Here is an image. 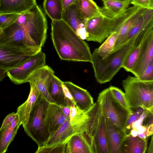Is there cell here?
Instances as JSON below:
<instances>
[{
    "instance_id": "cell-1",
    "label": "cell",
    "mask_w": 153,
    "mask_h": 153,
    "mask_svg": "<svg viewBox=\"0 0 153 153\" xmlns=\"http://www.w3.org/2000/svg\"><path fill=\"white\" fill-rule=\"evenodd\" d=\"M51 38L62 60L91 62L92 54L87 43L62 20H52Z\"/></svg>"
},
{
    "instance_id": "cell-2",
    "label": "cell",
    "mask_w": 153,
    "mask_h": 153,
    "mask_svg": "<svg viewBox=\"0 0 153 153\" xmlns=\"http://www.w3.org/2000/svg\"><path fill=\"white\" fill-rule=\"evenodd\" d=\"M137 36L103 59L100 57L95 49L92 54L91 63L95 78L99 83L102 84L110 81L122 68L124 60L132 47Z\"/></svg>"
},
{
    "instance_id": "cell-3",
    "label": "cell",
    "mask_w": 153,
    "mask_h": 153,
    "mask_svg": "<svg viewBox=\"0 0 153 153\" xmlns=\"http://www.w3.org/2000/svg\"><path fill=\"white\" fill-rule=\"evenodd\" d=\"M122 85L131 112L139 107L153 110V80L128 76L122 81Z\"/></svg>"
},
{
    "instance_id": "cell-4",
    "label": "cell",
    "mask_w": 153,
    "mask_h": 153,
    "mask_svg": "<svg viewBox=\"0 0 153 153\" xmlns=\"http://www.w3.org/2000/svg\"><path fill=\"white\" fill-rule=\"evenodd\" d=\"M16 22L23 27L35 46L41 48L44 46L48 25L45 16L38 5L20 13Z\"/></svg>"
},
{
    "instance_id": "cell-5",
    "label": "cell",
    "mask_w": 153,
    "mask_h": 153,
    "mask_svg": "<svg viewBox=\"0 0 153 153\" xmlns=\"http://www.w3.org/2000/svg\"><path fill=\"white\" fill-rule=\"evenodd\" d=\"M49 102L41 94L30 113L27 123L22 126L25 133L38 146H45L49 137L45 121Z\"/></svg>"
},
{
    "instance_id": "cell-6",
    "label": "cell",
    "mask_w": 153,
    "mask_h": 153,
    "mask_svg": "<svg viewBox=\"0 0 153 153\" xmlns=\"http://www.w3.org/2000/svg\"><path fill=\"white\" fill-rule=\"evenodd\" d=\"M42 49L0 43V68L7 71L19 67Z\"/></svg>"
},
{
    "instance_id": "cell-7",
    "label": "cell",
    "mask_w": 153,
    "mask_h": 153,
    "mask_svg": "<svg viewBox=\"0 0 153 153\" xmlns=\"http://www.w3.org/2000/svg\"><path fill=\"white\" fill-rule=\"evenodd\" d=\"M97 102L100 105L105 116L113 126L125 133L129 114L115 99L109 88L100 93Z\"/></svg>"
},
{
    "instance_id": "cell-8",
    "label": "cell",
    "mask_w": 153,
    "mask_h": 153,
    "mask_svg": "<svg viewBox=\"0 0 153 153\" xmlns=\"http://www.w3.org/2000/svg\"><path fill=\"white\" fill-rule=\"evenodd\" d=\"M116 19L103 15L94 17L85 21L86 40L99 43H102L114 31Z\"/></svg>"
},
{
    "instance_id": "cell-9",
    "label": "cell",
    "mask_w": 153,
    "mask_h": 153,
    "mask_svg": "<svg viewBox=\"0 0 153 153\" xmlns=\"http://www.w3.org/2000/svg\"><path fill=\"white\" fill-rule=\"evenodd\" d=\"M46 65L45 54L41 51L19 67L7 71L6 74L14 84L19 85L27 82L33 73Z\"/></svg>"
},
{
    "instance_id": "cell-10",
    "label": "cell",
    "mask_w": 153,
    "mask_h": 153,
    "mask_svg": "<svg viewBox=\"0 0 153 153\" xmlns=\"http://www.w3.org/2000/svg\"><path fill=\"white\" fill-rule=\"evenodd\" d=\"M144 9L133 5L128 8L120 16L116 19L115 31H118V33L112 52L117 50L121 46L134 23Z\"/></svg>"
},
{
    "instance_id": "cell-11",
    "label": "cell",
    "mask_w": 153,
    "mask_h": 153,
    "mask_svg": "<svg viewBox=\"0 0 153 153\" xmlns=\"http://www.w3.org/2000/svg\"><path fill=\"white\" fill-rule=\"evenodd\" d=\"M0 43L22 47H36L23 27L16 22L2 29Z\"/></svg>"
},
{
    "instance_id": "cell-12",
    "label": "cell",
    "mask_w": 153,
    "mask_h": 153,
    "mask_svg": "<svg viewBox=\"0 0 153 153\" xmlns=\"http://www.w3.org/2000/svg\"><path fill=\"white\" fill-rule=\"evenodd\" d=\"M153 60V29L149 32L140 46L137 58L131 72L138 78Z\"/></svg>"
},
{
    "instance_id": "cell-13",
    "label": "cell",
    "mask_w": 153,
    "mask_h": 153,
    "mask_svg": "<svg viewBox=\"0 0 153 153\" xmlns=\"http://www.w3.org/2000/svg\"><path fill=\"white\" fill-rule=\"evenodd\" d=\"M62 20L70 27L83 40L86 39V20L82 17L79 9L78 0L63 10Z\"/></svg>"
},
{
    "instance_id": "cell-14",
    "label": "cell",
    "mask_w": 153,
    "mask_h": 153,
    "mask_svg": "<svg viewBox=\"0 0 153 153\" xmlns=\"http://www.w3.org/2000/svg\"><path fill=\"white\" fill-rule=\"evenodd\" d=\"M54 75V71L46 65L33 73L27 81V82L34 85L48 102L53 103H54L49 94L48 88L51 79Z\"/></svg>"
},
{
    "instance_id": "cell-15",
    "label": "cell",
    "mask_w": 153,
    "mask_h": 153,
    "mask_svg": "<svg viewBox=\"0 0 153 153\" xmlns=\"http://www.w3.org/2000/svg\"><path fill=\"white\" fill-rule=\"evenodd\" d=\"M73 98L75 105L85 112L88 111L94 105L93 99L86 89L70 81L63 82Z\"/></svg>"
},
{
    "instance_id": "cell-16",
    "label": "cell",
    "mask_w": 153,
    "mask_h": 153,
    "mask_svg": "<svg viewBox=\"0 0 153 153\" xmlns=\"http://www.w3.org/2000/svg\"><path fill=\"white\" fill-rule=\"evenodd\" d=\"M67 120L60 106L49 102L46 109L45 124L49 134L52 135Z\"/></svg>"
},
{
    "instance_id": "cell-17",
    "label": "cell",
    "mask_w": 153,
    "mask_h": 153,
    "mask_svg": "<svg viewBox=\"0 0 153 153\" xmlns=\"http://www.w3.org/2000/svg\"><path fill=\"white\" fill-rule=\"evenodd\" d=\"M81 126H72L69 118L67 119L56 132L50 137L45 146L47 147L57 146L67 142L74 134L80 132Z\"/></svg>"
},
{
    "instance_id": "cell-18",
    "label": "cell",
    "mask_w": 153,
    "mask_h": 153,
    "mask_svg": "<svg viewBox=\"0 0 153 153\" xmlns=\"http://www.w3.org/2000/svg\"><path fill=\"white\" fill-rule=\"evenodd\" d=\"M105 117L109 153H121L123 143L127 135L115 127L105 115Z\"/></svg>"
},
{
    "instance_id": "cell-19",
    "label": "cell",
    "mask_w": 153,
    "mask_h": 153,
    "mask_svg": "<svg viewBox=\"0 0 153 153\" xmlns=\"http://www.w3.org/2000/svg\"><path fill=\"white\" fill-rule=\"evenodd\" d=\"M30 91L27 100L17 108L16 114L19 118L21 125H25L28 120L30 113L40 94V91L33 84L29 83Z\"/></svg>"
},
{
    "instance_id": "cell-20",
    "label": "cell",
    "mask_w": 153,
    "mask_h": 153,
    "mask_svg": "<svg viewBox=\"0 0 153 153\" xmlns=\"http://www.w3.org/2000/svg\"><path fill=\"white\" fill-rule=\"evenodd\" d=\"M66 153H93L90 142L83 132L72 135L67 141Z\"/></svg>"
},
{
    "instance_id": "cell-21",
    "label": "cell",
    "mask_w": 153,
    "mask_h": 153,
    "mask_svg": "<svg viewBox=\"0 0 153 153\" xmlns=\"http://www.w3.org/2000/svg\"><path fill=\"white\" fill-rule=\"evenodd\" d=\"M37 4L36 0H0V14H20Z\"/></svg>"
},
{
    "instance_id": "cell-22",
    "label": "cell",
    "mask_w": 153,
    "mask_h": 153,
    "mask_svg": "<svg viewBox=\"0 0 153 153\" xmlns=\"http://www.w3.org/2000/svg\"><path fill=\"white\" fill-rule=\"evenodd\" d=\"M20 125L19 118L16 115L13 120L4 128L0 129V153L7 150L10 143L13 140Z\"/></svg>"
},
{
    "instance_id": "cell-23",
    "label": "cell",
    "mask_w": 153,
    "mask_h": 153,
    "mask_svg": "<svg viewBox=\"0 0 153 153\" xmlns=\"http://www.w3.org/2000/svg\"><path fill=\"white\" fill-rule=\"evenodd\" d=\"M103 6L100 7L102 15L110 18L116 19L128 8L130 1L123 2L115 0H104Z\"/></svg>"
},
{
    "instance_id": "cell-24",
    "label": "cell",
    "mask_w": 153,
    "mask_h": 153,
    "mask_svg": "<svg viewBox=\"0 0 153 153\" xmlns=\"http://www.w3.org/2000/svg\"><path fill=\"white\" fill-rule=\"evenodd\" d=\"M147 147L146 140L128 134L123 143L121 153H144Z\"/></svg>"
},
{
    "instance_id": "cell-25",
    "label": "cell",
    "mask_w": 153,
    "mask_h": 153,
    "mask_svg": "<svg viewBox=\"0 0 153 153\" xmlns=\"http://www.w3.org/2000/svg\"><path fill=\"white\" fill-rule=\"evenodd\" d=\"M63 82L54 75L51 79L48 88L49 94L54 103L60 106H67L62 86Z\"/></svg>"
},
{
    "instance_id": "cell-26",
    "label": "cell",
    "mask_w": 153,
    "mask_h": 153,
    "mask_svg": "<svg viewBox=\"0 0 153 153\" xmlns=\"http://www.w3.org/2000/svg\"><path fill=\"white\" fill-rule=\"evenodd\" d=\"M78 0L80 14L84 20L103 15L100 7L93 0Z\"/></svg>"
},
{
    "instance_id": "cell-27",
    "label": "cell",
    "mask_w": 153,
    "mask_h": 153,
    "mask_svg": "<svg viewBox=\"0 0 153 153\" xmlns=\"http://www.w3.org/2000/svg\"><path fill=\"white\" fill-rule=\"evenodd\" d=\"M43 8L52 20H62L63 10L62 0H44Z\"/></svg>"
},
{
    "instance_id": "cell-28",
    "label": "cell",
    "mask_w": 153,
    "mask_h": 153,
    "mask_svg": "<svg viewBox=\"0 0 153 153\" xmlns=\"http://www.w3.org/2000/svg\"><path fill=\"white\" fill-rule=\"evenodd\" d=\"M97 142L98 153H109L106 132L105 117L102 110L97 134Z\"/></svg>"
},
{
    "instance_id": "cell-29",
    "label": "cell",
    "mask_w": 153,
    "mask_h": 153,
    "mask_svg": "<svg viewBox=\"0 0 153 153\" xmlns=\"http://www.w3.org/2000/svg\"><path fill=\"white\" fill-rule=\"evenodd\" d=\"M118 33L116 31L112 32L98 48L95 49L101 58H105L113 52Z\"/></svg>"
},
{
    "instance_id": "cell-30",
    "label": "cell",
    "mask_w": 153,
    "mask_h": 153,
    "mask_svg": "<svg viewBox=\"0 0 153 153\" xmlns=\"http://www.w3.org/2000/svg\"><path fill=\"white\" fill-rule=\"evenodd\" d=\"M88 117L87 113L72 103L70 106L69 121L72 126H81Z\"/></svg>"
},
{
    "instance_id": "cell-31",
    "label": "cell",
    "mask_w": 153,
    "mask_h": 153,
    "mask_svg": "<svg viewBox=\"0 0 153 153\" xmlns=\"http://www.w3.org/2000/svg\"><path fill=\"white\" fill-rule=\"evenodd\" d=\"M140 46L133 45L127 55L122 65V68L126 71L131 72L137 58Z\"/></svg>"
},
{
    "instance_id": "cell-32",
    "label": "cell",
    "mask_w": 153,
    "mask_h": 153,
    "mask_svg": "<svg viewBox=\"0 0 153 153\" xmlns=\"http://www.w3.org/2000/svg\"><path fill=\"white\" fill-rule=\"evenodd\" d=\"M143 13L139 15L124 39L121 45L125 44L131 39L137 36L142 30L146 27L144 26L143 24Z\"/></svg>"
},
{
    "instance_id": "cell-33",
    "label": "cell",
    "mask_w": 153,
    "mask_h": 153,
    "mask_svg": "<svg viewBox=\"0 0 153 153\" xmlns=\"http://www.w3.org/2000/svg\"><path fill=\"white\" fill-rule=\"evenodd\" d=\"M109 88L115 99L129 114L131 111L126 100L125 93L120 89L114 86H110Z\"/></svg>"
},
{
    "instance_id": "cell-34",
    "label": "cell",
    "mask_w": 153,
    "mask_h": 153,
    "mask_svg": "<svg viewBox=\"0 0 153 153\" xmlns=\"http://www.w3.org/2000/svg\"><path fill=\"white\" fill-rule=\"evenodd\" d=\"M145 109L142 107H138L129 114L126 127L125 133L127 135L129 134L131 130L132 123L138 119L144 112Z\"/></svg>"
},
{
    "instance_id": "cell-35",
    "label": "cell",
    "mask_w": 153,
    "mask_h": 153,
    "mask_svg": "<svg viewBox=\"0 0 153 153\" xmlns=\"http://www.w3.org/2000/svg\"><path fill=\"white\" fill-rule=\"evenodd\" d=\"M19 14L14 13L0 14V27L3 29L16 22Z\"/></svg>"
},
{
    "instance_id": "cell-36",
    "label": "cell",
    "mask_w": 153,
    "mask_h": 153,
    "mask_svg": "<svg viewBox=\"0 0 153 153\" xmlns=\"http://www.w3.org/2000/svg\"><path fill=\"white\" fill-rule=\"evenodd\" d=\"M67 142L53 146L47 147L45 146H38L36 153H66V147Z\"/></svg>"
},
{
    "instance_id": "cell-37",
    "label": "cell",
    "mask_w": 153,
    "mask_h": 153,
    "mask_svg": "<svg viewBox=\"0 0 153 153\" xmlns=\"http://www.w3.org/2000/svg\"><path fill=\"white\" fill-rule=\"evenodd\" d=\"M153 110L145 108L144 112L138 119L132 123L131 130L133 129L137 130L143 125V121L146 118L153 114Z\"/></svg>"
},
{
    "instance_id": "cell-38",
    "label": "cell",
    "mask_w": 153,
    "mask_h": 153,
    "mask_svg": "<svg viewBox=\"0 0 153 153\" xmlns=\"http://www.w3.org/2000/svg\"><path fill=\"white\" fill-rule=\"evenodd\" d=\"M130 4L142 8L153 10V0H131Z\"/></svg>"
},
{
    "instance_id": "cell-39",
    "label": "cell",
    "mask_w": 153,
    "mask_h": 153,
    "mask_svg": "<svg viewBox=\"0 0 153 153\" xmlns=\"http://www.w3.org/2000/svg\"><path fill=\"white\" fill-rule=\"evenodd\" d=\"M138 78L143 81L153 80V60L149 63L142 75Z\"/></svg>"
},
{
    "instance_id": "cell-40",
    "label": "cell",
    "mask_w": 153,
    "mask_h": 153,
    "mask_svg": "<svg viewBox=\"0 0 153 153\" xmlns=\"http://www.w3.org/2000/svg\"><path fill=\"white\" fill-rule=\"evenodd\" d=\"M16 115V114L14 112H13L7 115L3 120L0 129L4 128L10 124L15 119Z\"/></svg>"
},
{
    "instance_id": "cell-41",
    "label": "cell",
    "mask_w": 153,
    "mask_h": 153,
    "mask_svg": "<svg viewBox=\"0 0 153 153\" xmlns=\"http://www.w3.org/2000/svg\"><path fill=\"white\" fill-rule=\"evenodd\" d=\"M62 86L63 93L65 98L69 100L73 103L75 105V102L72 95L68 88L63 84H62Z\"/></svg>"
},
{
    "instance_id": "cell-42",
    "label": "cell",
    "mask_w": 153,
    "mask_h": 153,
    "mask_svg": "<svg viewBox=\"0 0 153 153\" xmlns=\"http://www.w3.org/2000/svg\"><path fill=\"white\" fill-rule=\"evenodd\" d=\"M60 107L66 119L69 118L70 107L68 106H62Z\"/></svg>"
},
{
    "instance_id": "cell-43",
    "label": "cell",
    "mask_w": 153,
    "mask_h": 153,
    "mask_svg": "<svg viewBox=\"0 0 153 153\" xmlns=\"http://www.w3.org/2000/svg\"><path fill=\"white\" fill-rule=\"evenodd\" d=\"M63 10L75 3L77 0H62Z\"/></svg>"
},
{
    "instance_id": "cell-44",
    "label": "cell",
    "mask_w": 153,
    "mask_h": 153,
    "mask_svg": "<svg viewBox=\"0 0 153 153\" xmlns=\"http://www.w3.org/2000/svg\"><path fill=\"white\" fill-rule=\"evenodd\" d=\"M6 72V70L0 68V82L2 81L7 76Z\"/></svg>"
},
{
    "instance_id": "cell-45",
    "label": "cell",
    "mask_w": 153,
    "mask_h": 153,
    "mask_svg": "<svg viewBox=\"0 0 153 153\" xmlns=\"http://www.w3.org/2000/svg\"><path fill=\"white\" fill-rule=\"evenodd\" d=\"M153 124H151L148 126L147 132V137L150 136L153 134Z\"/></svg>"
},
{
    "instance_id": "cell-46",
    "label": "cell",
    "mask_w": 153,
    "mask_h": 153,
    "mask_svg": "<svg viewBox=\"0 0 153 153\" xmlns=\"http://www.w3.org/2000/svg\"><path fill=\"white\" fill-rule=\"evenodd\" d=\"M148 153H153V138L152 136L151 142L148 150Z\"/></svg>"
},
{
    "instance_id": "cell-47",
    "label": "cell",
    "mask_w": 153,
    "mask_h": 153,
    "mask_svg": "<svg viewBox=\"0 0 153 153\" xmlns=\"http://www.w3.org/2000/svg\"><path fill=\"white\" fill-rule=\"evenodd\" d=\"M147 129L143 133L141 134H138L137 135V136L144 140H146V138L147 137Z\"/></svg>"
},
{
    "instance_id": "cell-48",
    "label": "cell",
    "mask_w": 153,
    "mask_h": 153,
    "mask_svg": "<svg viewBox=\"0 0 153 153\" xmlns=\"http://www.w3.org/2000/svg\"><path fill=\"white\" fill-rule=\"evenodd\" d=\"M128 134L131 135L133 137H136L138 135L137 130L136 129H132L131 130Z\"/></svg>"
},
{
    "instance_id": "cell-49",
    "label": "cell",
    "mask_w": 153,
    "mask_h": 153,
    "mask_svg": "<svg viewBox=\"0 0 153 153\" xmlns=\"http://www.w3.org/2000/svg\"><path fill=\"white\" fill-rule=\"evenodd\" d=\"M102 1L104 0H101ZM121 1H123V2H126V1H130L131 2V0H115Z\"/></svg>"
},
{
    "instance_id": "cell-50",
    "label": "cell",
    "mask_w": 153,
    "mask_h": 153,
    "mask_svg": "<svg viewBox=\"0 0 153 153\" xmlns=\"http://www.w3.org/2000/svg\"><path fill=\"white\" fill-rule=\"evenodd\" d=\"M2 29L0 27V35L2 33Z\"/></svg>"
}]
</instances>
